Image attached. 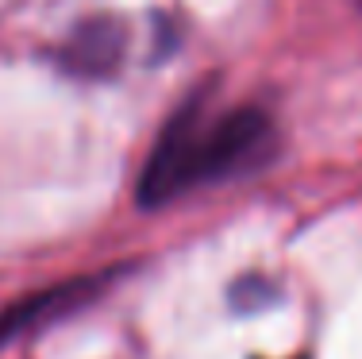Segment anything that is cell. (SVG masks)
Wrapping results in <instances>:
<instances>
[{"label": "cell", "instance_id": "cell-1", "mask_svg": "<svg viewBox=\"0 0 362 359\" xmlns=\"http://www.w3.org/2000/svg\"><path fill=\"white\" fill-rule=\"evenodd\" d=\"M270 143V120L258 108H235L220 120H201V101H185L166 124L139 178V205H166L204 182L239 174Z\"/></svg>", "mask_w": 362, "mask_h": 359}, {"label": "cell", "instance_id": "cell-2", "mask_svg": "<svg viewBox=\"0 0 362 359\" xmlns=\"http://www.w3.org/2000/svg\"><path fill=\"white\" fill-rule=\"evenodd\" d=\"M127 55V28L116 16H89L70 31L58 62L74 78H112Z\"/></svg>", "mask_w": 362, "mask_h": 359}, {"label": "cell", "instance_id": "cell-3", "mask_svg": "<svg viewBox=\"0 0 362 359\" xmlns=\"http://www.w3.org/2000/svg\"><path fill=\"white\" fill-rule=\"evenodd\" d=\"M85 286H89V282H77V286H54V290H47V294L31 297V302H20L16 309H8L4 317H0V340H8V336H16V332L31 329L35 321H47L50 313L70 309L77 297L85 294Z\"/></svg>", "mask_w": 362, "mask_h": 359}, {"label": "cell", "instance_id": "cell-4", "mask_svg": "<svg viewBox=\"0 0 362 359\" xmlns=\"http://www.w3.org/2000/svg\"><path fill=\"white\" fill-rule=\"evenodd\" d=\"M270 302H274V286L266 278H239L235 286H231V305L243 309V313H255Z\"/></svg>", "mask_w": 362, "mask_h": 359}]
</instances>
